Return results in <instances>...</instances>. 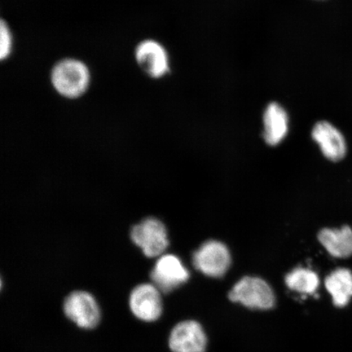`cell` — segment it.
<instances>
[{"label": "cell", "instance_id": "6da1fadb", "mask_svg": "<svg viewBox=\"0 0 352 352\" xmlns=\"http://www.w3.org/2000/svg\"><path fill=\"white\" fill-rule=\"evenodd\" d=\"M51 82L55 91L68 99H77L85 94L91 82L90 70L82 61L67 58L52 68Z\"/></svg>", "mask_w": 352, "mask_h": 352}, {"label": "cell", "instance_id": "8fae6325", "mask_svg": "<svg viewBox=\"0 0 352 352\" xmlns=\"http://www.w3.org/2000/svg\"><path fill=\"white\" fill-rule=\"evenodd\" d=\"M263 138L267 144L276 146L285 138L289 129V117L285 109L276 102L267 105L263 114Z\"/></svg>", "mask_w": 352, "mask_h": 352}, {"label": "cell", "instance_id": "5bb4252c", "mask_svg": "<svg viewBox=\"0 0 352 352\" xmlns=\"http://www.w3.org/2000/svg\"><path fill=\"white\" fill-rule=\"evenodd\" d=\"M285 284L290 289L296 292L312 294L316 292L320 285V279L315 272L298 267L285 276Z\"/></svg>", "mask_w": 352, "mask_h": 352}, {"label": "cell", "instance_id": "277c9868", "mask_svg": "<svg viewBox=\"0 0 352 352\" xmlns=\"http://www.w3.org/2000/svg\"><path fill=\"white\" fill-rule=\"evenodd\" d=\"M231 255L227 246L218 241L205 242L193 254L192 263L206 276L219 278L226 274L231 265Z\"/></svg>", "mask_w": 352, "mask_h": 352}, {"label": "cell", "instance_id": "7c38bea8", "mask_svg": "<svg viewBox=\"0 0 352 352\" xmlns=\"http://www.w3.org/2000/svg\"><path fill=\"white\" fill-rule=\"evenodd\" d=\"M318 239L333 257L345 258L352 255V228L349 226L340 230L324 228L319 232Z\"/></svg>", "mask_w": 352, "mask_h": 352}, {"label": "cell", "instance_id": "8992f818", "mask_svg": "<svg viewBox=\"0 0 352 352\" xmlns=\"http://www.w3.org/2000/svg\"><path fill=\"white\" fill-rule=\"evenodd\" d=\"M189 272L175 255L165 254L157 259L151 272L153 284L162 293H170L186 283Z\"/></svg>", "mask_w": 352, "mask_h": 352}, {"label": "cell", "instance_id": "9c48e42d", "mask_svg": "<svg viewBox=\"0 0 352 352\" xmlns=\"http://www.w3.org/2000/svg\"><path fill=\"white\" fill-rule=\"evenodd\" d=\"M208 338L204 329L195 320L176 324L170 333L169 346L173 352H205Z\"/></svg>", "mask_w": 352, "mask_h": 352}, {"label": "cell", "instance_id": "4fadbf2b", "mask_svg": "<svg viewBox=\"0 0 352 352\" xmlns=\"http://www.w3.org/2000/svg\"><path fill=\"white\" fill-rule=\"evenodd\" d=\"M325 287L332 296L334 306L346 307L352 298V272L347 268H338L324 281Z\"/></svg>", "mask_w": 352, "mask_h": 352}, {"label": "cell", "instance_id": "ba28073f", "mask_svg": "<svg viewBox=\"0 0 352 352\" xmlns=\"http://www.w3.org/2000/svg\"><path fill=\"white\" fill-rule=\"evenodd\" d=\"M129 305L135 318L147 322L155 321L162 312L161 292L153 284H140L132 290Z\"/></svg>", "mask_w": 352, "mask_h": 352}, {"label": "cell", "instance_id": "9a60e30c", "mask_svg": "<svg viewBox=\"0 0 352 352\" xmlns=\"http://www.w3.org/2000/svg\"><path fill=\"white\" fill-rule=\"evenodd\" d=\"M0 38H1V47H0V58L6 60L11 54L12 48V32L6 22L1 21L0 28Z\"/></svg>", "mask_w": 352, "mask_h": 352}, {"label": "cell", "instance_id": "52a82bcc", "mask_svg": "<svg viewBox=\"0 0 352 352\" xmlns=\"http://www.w3.org/2000/svg\"><path fill=\"white\" fill-rule=\"evenodd\" d=\"M136 63L149 78H161L170 72L169 57L164 46L160 43L146 39L136 46Z\"/></svg>", "mask_w": 352, "mask_h": 352}, {"label": "cell", "instance_id": "7a4b0ae2", "mask_svg": "<svg viewBox=\"0 0 352 352\" xmlns=\"http://www.w3.org/2000/svg\"><path fill=\"white\" fill-rule=\"evenodd\" d=\"M228 298L252 309L267 310L275 305L274 293L270 285L258 277L245 276L240 280L233 286Z\"/></svg>", "mask_w": 352, "mask_h": 352}, {"label": "cell", "instance_id": "3957f363", "mask_svg": "<svg viewBox=\"0 0 352 352\" xmlns=\"http://www.w3.org/2000/svg\"><path fill=\"white\" fill-rule=\"evenodd\" d=\"M131 239L145 256H160L168 248L166 228L161 220L147 218L131 228Z\"/></svg>", "mask_w": 352, "mask_h": 352}, {"label": "cell", "instance_id": "30bf717a", "mask_svg": "<svg viewBox=\"0 0 352 352\" xmlns=\"http://www.w3.org/2000/svg\"><path fill=\"white\" fill-rule=\"evenodd\" d=\"M311 135L329 160L338 162L345 157L347 148L344 136L331 123L327 121L316 123Z\"/></svg>", "mask_w": 352, "mask_h": 352}, {"label": "cell", "instance_id": "5b68a950", "mask_svg": "<svg viewBox=\"0 0 352 352\" xmlns=\"http://www.w3.org/2000/svg\"><path fill=\"white\" fill-rule=\"evenodd\" d=\"M63 308L65 316L78 327L91 329L100 322V307L90 293L72 292L65 298Z\"/></svg>", "mask_w": 352, "mask_h": 352}]
</instances>
